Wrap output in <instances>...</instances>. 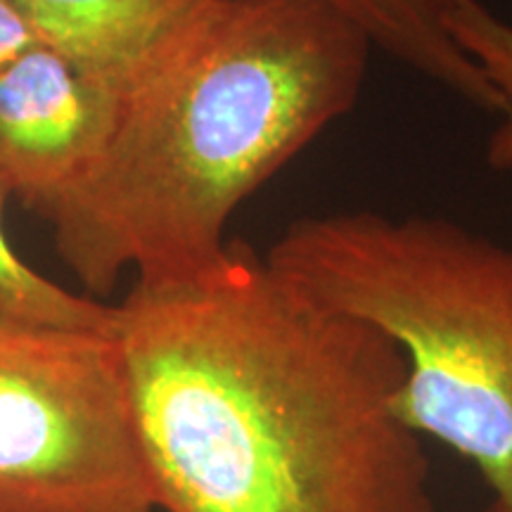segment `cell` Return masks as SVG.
Instances as JSON below:
<instances>
[{"mask_svg":"<svg viewBox=\"0 0 512 512\" xmlns=\"http://www.w3.org/2000/svg\"><path fill=\"white\" fill-rule=\"evenodd\" d=\"M114 339L157 510L437 512L399 347L266 256L136 280Z\"/></svg>","mask_w":512,"mask_h":512,"instance_id":"6da1fadb","label":"cell"},{"mask_svg":"<svg viewBox=\"0 0 512 512\" xmlns=\"http://www.w3.org/2000/svg\"><path fill=\"white\" fill-rule=\"evenodd\" d=\"M268 264L399 347L394 411L475 463L512 512V247L434 216L335 211L294 221Z\"/></svg>","mask_w":512,"mask_h":512,"instance_id":"3957f363","label":"cell"},{"mask_svg":"<svg viewBox=\"0 0 512 512\" xmlns=\"http://www.w3.org/2000/svg\"><path fill=\"white\" fill-rule=\"evenodd\" d=\"M3 197L0 188V320L34 328L114 332L117 306L64 290L12 252L3 230Z\"/></svg>","mask_w":512,"mask_h":512,"instance_id":"ba28073f","label":"cell"},{"mask_svg":"<svg viewBox=\"0 0 512 512\" xmlns=\"http://www.w3.org/2000/svg\"><path fill=\"white\" fill-rule=\"evenodd\" d=\"M373 46L323 0H207L121 93L91 174L43 214L93 294L214 264L249 195L351 112Z\"/></svg>","mask_w":512,"mask_h":512,"instance_id":"7a4b0ae2","label":"cell"},{"mask_svg":"<svg viewBox=\"0 0 512 512\" xmlns=\"http://www.w3.org/2000/svg\"><path fill=\"white\" fill-rule=\"evenodd\" d=\"M121 95L34 43L0 72V188L38 209L91 174Z\"/></svg>","mask_w":512,"mask_h":512,"instance_id":"5b68a950","label":"cell"},{"mask_svg":"<svg viewBox=\"0 0 512 512\" xmlns=\"http://www.w3.org/2000/svg\"><path fill=\"white\" fill-rule=\"evenodd\" d=\"M38 43L119 95L207 0H10Z\"/></svg>","mask_w":512,"mask_h":512,"instance_id":"8992f818","label":"cell"},{"mask_svg":"<svg viewBox=\"0 0 512 512\" xmlns=\"http://www.w3.org/2000/svg\"><path fill=\"white\" fill-rule=\"evenodd\" d=\"M441 22L501 100V124L486 145V162L496 171H512V24L482 0H444Z\"/></svg>","mask_w":512,"mask_h":512,"instance_id":"9c48e42d","label":"cell"},{"mask_svg":"<svg viewBox=\"0 0 512 512\" xmlns=\"http://www.w3.org/2000/svg\"><path fill=\"white\" fill-rule=\"evenodd\" d=\"M0 512H157L114 332L0 320Z\"/></svg>","mask_w":512,"mask_h":512,"instance_id":"277c9868","label":"cell"},{"mask_svg":"<svg viewBox=\"0 0 512 512\" xmlns=\"http://www.w3.org/2000/svg\"><path fill=\"white\" fill-rule=\"evenodd\" d=\"M396 62L446 88L477 110L501 114V100L482 69L460 50L441 22L444 0H323Z\"/></svg>","mask_w":512,"mask_h":512,"instance_id":"52a82bcc","label":"cell"},{"mask_svg":"<svg viewBox=\"0 0 512 512\" xmlns=\"http://www.w3.org/2000/svg\"><path fill=\"white\" fill-rule=\"evenodd\" d=\"M34 43L36 38L22 15L12 8L10 0H0V72Z\"/></svg>","mask_w":512,"mask_h":512,"instance_id":"30bf717a","label":"cell"}]
</instances>
